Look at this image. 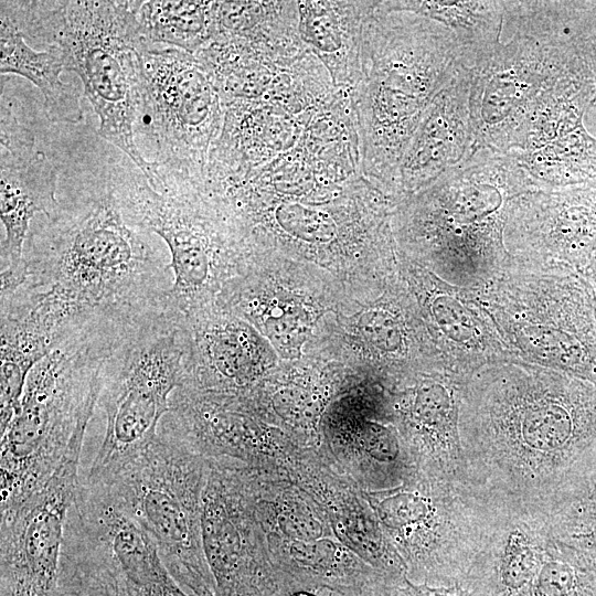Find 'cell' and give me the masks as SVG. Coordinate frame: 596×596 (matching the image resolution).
Wrapping results in <instances>:
<instances>
[{
  "label": "cell",
  "mask_w": 596,
  "mask_h": 596,
  "mask_svg": "<svg viewBox=\"0 0 596 596\" xmlns=\"http://www.w3.org/2000/svg\"><path fill=\"white\" fill-rule=\"evenodd\" d=\"M44 217L29 233L22 284L1 300L34 315L56 347L123 331L169 305L164 249L124 216L107 185Z\"/></svg>",
  "instance_id": "cell-1"
},
{
  "label": "cell",
  "mask_w": 596,
  "mask_h": 596,
  "mask_svg": "<svg viewBox=\"0 0 596 596\" xmlns=\"http://www.w3.org/2000/svg\"><path fill=\"white\" fill-rule=\"evenodd\" d=\"M459 435L475 488L541 507L596 444V385L532 365L486 369L464 385Z\"/></svg>",
  "instance_id": "cell-2"
},
{
  "label": "cell",
  "mask_w": 596,
  "mask_h": 596,
  "mask_svg": "<svg viewBox=\"0 0 596 596\" xmlns=\"http://www.w3.org/2000/svg\"><path fill=\"white\" fill-rule=\"evenodd\" d=\"M462 67L457 42L445 26L373 2L352 88L359 170L373 187L398 193V170L412 137L437 94Z\"/></svg>",
  "instance_id": "cell-3"
},
{
  "label": "cell",
  "mask_w": 596,
  "mask_h": 596,
  "mask_svg": "<svg viewBox=\"0 0 596 596\" xmlns=\"http://www.w3.org/2000/svg\"><path fill=\"white\" fill-rule=\"evenodd\" d=\"M118 338L66 339L30 372L20 406L1 434L0 517L15 511L84 441L106 360Z\"/></svg>",
  "instance_id": "cell-4"
},
{
  "label": "cell",
  "mask_w": 596,
  "mask_h": 596,
  "mask_svg": "<svg viewBox=\"0 0 596 596\" xmlns=\"http://www.w3.org/2000/svg\"><path fill=\"white\" fill-rule=\"evenodd\" d=\"M140 1H20L14 19L24 38L57 45L99 119L98 134L120 149L148 181L152 164L135 136L138 51L148 44L136 17Z\"/></svg>",
  "instance_id": "cell-5"
},
{
  "label": "cell",
  "mask_w": 596,
  "mask_h": 596,
  "mask_svg": "<svg viewBox=\"0 0 596 596\" xmlns=\"http://www.w3.org/2000/svg\"><path fill=\"white\" fill-rule=\"evenodd\" d=\"M183 321L184 316L170 302L116 341L104 366L98 400L105 433L86 481L109 478L158 436L183 377Z\"/></svg>",
  "instance_id": "cell-6"
},
{
  "label": "cell",
  "mask_w": 596,
  "mask_h": 596,
  "mask_svg": "<svg viewBox=\"0 0 596 596\" xmlns=\"http://www.w3.org/2000/svg\"><path fill=\"white\" fill-rule=\"evenodd\" d=\"M207 471V457L160 426L148 447L109 478L94 482L110 490L153 539L174 579L195 596H219L202 543Z\"/></svg>",
  "instance_id": "cell-7"
},
{
  "label": "cell",
  "mask_w": 596,
  "mask_h": 596,
  "mask_svg": "<svg viewBox=\"0 0 596 596\" xmlns=\"http://www.w3.org/2000/svg\"><path fill=\"white\" fill-rule=\"evenodd\" d=\"M155 183L150 185L141 170L123 158L106 185L130 223L166 243L173 273L169 299L189 315L198 310L216 280L236 233L205 180L157 171Z\"/></svg>",
  "instance_id": "cell-8"
},
{
  "label": "cell",
  "mask_w": 596,
  "mask_h": 596,
  "mask_svg": "<svg viewBox=\"0 0 596 596\" xmlns=\"http://www.w3.org/2000/svg\"><path fill=\"white\" fill-rule=\"evenodd\" d=\"M536 188L509 153L480 148L412 194L406 231L436 256L489 263L501 254L514 200Z\"/></svg>",
  "instance_id": "cell-9"
},
{
  "label": "cell",
  "mask_w": 596,
  "mask_h": 596,
  "mask_svg": "<svg viewBox=\"0 0 596 596\" xmlns=\"http://www.w3.org/2000/svg\"><path fill=\"white\" fill-rule=\"evenodd\" d=\"M375 501L407 577L434 586L465 578L493 507L492 499L473 486H457L419 472Z\"/></svg>",
  "instance_id": "cell-10"
},
{
  "label": "cell",
  "mask_w": 596,
  "mask_h": 596,
  "mask_svg": "<svg viewBox=\"0 0 596 596\" xmlns=\"http://www.w3.org/2000/svg\"><path fill=\"white\" fill-rule=\"evenodd\" d=\"M223 123L221 96L194 54L163 45L139 49L135 136L155 152V174L204 180Z\"/></svg>",
  "instance_id": "cell-11"
},
{
  "label": "cell",
  "mask_w": 596,
  "mask_h": 596,
  "mask_svg": "<svg viewBox=\"0 0 596 596\" xmlns=\"http://www.w3.org/2000/svg\"><path fill=\"white\" fill-rule=\"evenodd\" d=\"M585 67L564 43L513 31L472 71L470 94L475 148L509 153L523 145L529 119L565 77Z\"/></svg>",
  "instance_id": "cell-12"
},
{
  "label": "cell",
  "mask_w": 596,
  "mask_h": 596,
  "mask_svg": "<svg viewBox=\"0 0 596 596\" xmlns=\"http://www.w3.org/2000/svg\"><path fill=\"white\" fill-rule=\"evenodd\" d=\"M82 446L75 444L39 490L1 517L0 596H55Z\"/></svg>",
  "instance_id": "cell-13"
},
{
  "label": "cell",
  "mask_w": 596,
  "mask_h": 596,
  "mask_svg": "<svg viewBox=\"0 0 596 596\" xmlns=\"http://www.w3.org/2000/svg\"><path fill=\"white\" fill-rule=\"evenodd\" d=\"M492 500L480 546L461 583L471 596H531L554 539L551 522L540 507Z\"/></svg>",
  "instance_id": "cell-14"
},
{
  "label": "cell",
  "mask_w": 596,
  "mask_h": 596,
  "mask_svg": "<svg viewBox=\"0 0 596 596\" xmlns=\"http://www.w3.org/2000/svg\"><path fill=\"white\" fill-rule=\"evenodd\" d=\"M72 513L111 558L131 596H195L167 568L158 545L103 483H81Z\"/></svg>",
  "instance_id": "cell-15"
},
{
  "label": "cell",
  "mask_w": 596,
  "mask_h": 596,
  "mask_svg": "<svg viewBox=\"0 0 596 596\" xmlns=\"http://www.w3.org/2000/svg\"><path fill=\"white\" fill-rule=\"evenodd\" d=\"M473 73L460 68L437 94L412 137L398 170V193L414 194L477 149L470 94Z\"/></svg>",
  "instance_id": "cell-16"
},
{
  "label": "cell",
  "mask_w": 596,
  "mask_h": 596,
  "mask_svg": "<svg viewBox=\"0 0 596 596\" xmlns=\"http://www.w3.org/2000/svg\"><path fill=\"white\" fill-rule=\"evenodd\" d=\"M57 171L44 152L32 150L0 156V217L6 236L1 241V296L11 294L25 276L24 247L36 213L52 216Z\"/></svg>",
  "instance_id": "cell-17"
},
{
  "label": "cell",
  "mask_w": 596,
  "mask_h": 596,
  "mask_svg": "<svg viewBox=\"0 0 596 596\" xmlns=\"http://www.w3.org/2000/svg\"><path fill=\"white\" fill-rule=\"evenodd\" d=\"M373 2L297 1L300 40L337 88L351 89L359 79L363 24Z\"/></svg>",
  "instance_id": "cell-18"
},
{
  "label": "cell",
  "mask_w": 596,
  "mask_h": 596,
  "mask_svg": "<svg viewBox=\"0 0 596 596\" xmlns=\"http://www.w3.org/2000/svg\"><path fill=\"white\" fill-rule=\"evenodd\" d=\"M0 72L28 78L43 95L45 113L52 121L76 124L83 119L79 88L61 79L65 70L63 53L57 45L36 51L26 44L15 23L0 12Z\"/></svg>",
  "instance_id": "cell-19"
},
{
  "label": "cell",
  "mask_w": 596,
  "mask_h": 596,
  "mask_svg": "<svg viewBox=\"0 0 596 596\" xmlns=\"http://www.w3.org/2000/svg\"><path fill=\"white\" fill-rule=\"evenodd\" d=\"M386 11L412 12L445 26L455 38L460 64L476 70L494 52L504 22V1H379Z\"/></svg>",
  "instance_id": "cell-20"
},
{
  "label": "cell",
  "mask_w": 596,
  "mask_h": 596,
  "mask_svg": "<svg viewBox=\"0 0 596 596\" xmlns=\"http://www.w3.org/2000/svg\"><path fill=\"white\" fill-rule=\"evenodd\" d=\"M54 348L53 336L32 315L1 307L0 432L18 412L31 370Z\"/></svg>",
  "instance_id": "cell-21"
},
{
  "label": "cell",
  "mask_w": 596,
  "mask_h": 596,
  "mask_svg": "<svg viewBox=\"0 0 596 596\" xmlns=\"http://www.w3.org/2000/svg\"><path fill=\"white\" fill-rule=\"evenodd\" d=\"M55 596H131L111 558L71 509Z\"/></svg>",
  "instance_id": "cell-22"
},
{
  "label": "cell",
  "mask_w": 596,
  "mask_h": 596,
  "mask_svg": "<svg viewBox=\"0 0 596 596\" xmlns=\"http://www.w3.org/2000/svg\"><path fill=\"white\" fill-rule=\"evenodd\" d=\"M215 1H140L136 17L143 40L151 45L195 54L213 38Z\"/></svg>",
  "instance_id": "cell-23"
},
{
  "label": "cell",
  "mask_w": 596,
  "mask_h": 596,
  "mask_svg": "<svg viewBox=\"0 0 596 596\" xmlns=\"http://www.w3.org/2000/svg\"><path fill=\"white\" fill-rule=\"evenodd\" d=\"M541 508L554 533L596 531V444L573 465Z\"/></svg>",
  "instance_id": "cell-24"
},
{
  "label": "cell",
  "mask_w": 596,
  "mask_h": 596,
  "mask_svg": "<svg viewBox=\"0 0 596 596\" xmlns=\"http://www.w3.org/2000/svg\"><path fill=\"white\" fill-rule=\"evenodd\" d=\"M531 596H596V573L554 536Z\"/></svg>",
  "instance_id": "cell-25"
},
{
  "label": "cell",
  "mask_w": 596,
  "mask_h": 596,
  "mask_svg": "<svg viewBox=\"0 0 596 596\" xmlns=\"http://www.w3.org/2000/svg\"><path fill=\"white\" fill-rule=\"evenodd\" d=\"M364 596H471V593L461 582L434 586L414 583L406 574H379L366 585Z\"/></svg>",
  "instance_id": "cell-26"
},
{
  "label": "cell",
  "mask_w": 596,
  "mask_h": 596,
  "mask_svg": "<svg viewBox=\"0 0 596 596\" xmlns=\"http://www.w3.org/2000/svg\"><path fill=\"white\" fill-rule=\"evenodd\" d=\"M554 536L568 546L588 568L596 573V531L554 533Z\"/></svg>",
  "instance_id": "cell-27"
}]
</instances>
